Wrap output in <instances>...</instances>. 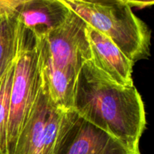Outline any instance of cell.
I'll return each mask as SVG.
<instances>
[{
  "label": "cell",
  "instance_id": "6da1fadb",
  "mask_svg": "<svg viewBox=\"0 0 154 154\" xmlns=\"http://www.w3.org/2000/svg\"><path fill=\"white\" fill-rule=\"evenodd\" d=\"M73 111L132 150L140 152L147 122L142 98L134 85L116 84L90 60L77 77Z\"/></svg>",
  "mask_w": 154,
  "mask_h": 154
},
{
  "label": "cell",
  "instance_id": "7a4b0ae2",
  "mask_svg": "<svg viewBox=\"0 0 154 154\" xmlns=\"http://www.w3.org/2000/svg\"><path fill=\"white\" fill-rule=\"evenodd\" d=\"M87 25L112 41L134 63L149 54L150 32L132 8L123 3L99 4L83 0H60Z\"/></svg>",
  "mask_w": 154,
  "mask_h": 154
},
{
  "label": "cell",
  "instance_id": "3957f363",
  "mask_svg": "<svg viewBox=\"0 0 154 154\" xmlns=\"http://www.w3.org/2000/svg\"><path fill=\"white\" fill-rule=\"evenodd\" d=\"M37 43L35 36L19 24L18 51L10 97L7 154L13 153L42 86Z\"/></svg>",
  "mask_w": 154,
  "mask_h": 154
},
{
  "label": "cell",
  "instance_id": "277c9868",
  "mask_svg": "<svg viewBox=\"0 0 154 154\" xmlns=\"http://www.w3.org/2000/svg\"><path fill=\"white\" fill-rule=\"evenodd\" d=\"M54 154H141L72 111L63 112Z\"/></svg>",
  "mask_w": 154,
  "mask_h": 154
},
{
  "label": "cell",
  "instance_id": "5b68a950",
  "mask_svg": "<svg viewBox=\"0 0 154 154\" xmlns=\"http://www.w3.org/2000/svg\"><path fill=\"white\" fill-rule=\"evenodd\" d=\"M63 114L54 106L46 90L41 86L12 154H54Z\"/></svg>",
  "mask_w": 154,
  "mask_h": 154
},
{
  "label": "cell",
  "instance_id": "8992f818",
  "mask_svg": "<svg viewBox=\"0 0 154 154\" xmlns=\"http://www.w3.org/2000/svg\"><path fill=\"white\" fill-rule=\"evenodd\" d=\"M87 26L79 15L71 10L66 20L45 38L53 62L75 75L92 59Z\"/></svg>",
  "mask_w": 154,
  "mask_h": 154
},
{
  "label": "cell",
  "instance_id": "52a82bcc",
  "mask_svg": "<svg viewBox=\"0 0 154 154\" xmlns=\"http://www.w3.org/2000/svg\"><path fill=\"white\" fill-rule=\"evenodd\" d=\"M87 34L91 49V61L96 69L119 85L133 86V62L112 41L89 25Z\"/></svg>",
  "mask_w": 154,
  "mask_h": 154
},
{
  "label": "cell",
  "instance_id": "ba28073f",
  "mask_svg": "<svg viewBox=\"0 0 154 154\" xmlns=\"http://www.w3.org/2000/svg\"><path fill=\"white\" fill-rule=\"evenodd\" d=\"M37 49L42 86L57 109L63 112L72 111L78 75L64 70L53 62L45 38L38 39Z\"/></svg>",
  "mask_w": 154,
  "mask_h": 154
},
{
  "label": "cell",
  "instance_id": "9c48e42d",
  "mask_svg": "<svg viewBox=\"0 0 154 154\" xmlns=\"http://www.w3.org/2000/svg\"><path fill=\"white\" fill-rule=\"evenodd\" d=\"M70 11L60 0H28L20 7L16 15L23 28L41 39L60 26Z\"/></svg>",
  "mask_w": 154,
  "mask_h": 154
},
{
  "label": "cell",
  "instance_id": "30bf717a",
  "mask_svg": "<svg viewBox=\"0 0 154 154\" xmlns=\"http://www.w3.org/2000/svg\"><path fill=\"white\" fill-rule=\"evenodd\" d=\"M17 15L0 18V80L16 60L18 51Z\"/></svg>",
  "mask_w": 154,
  "mask_h": 154
},
{
  "label": "cell",
  "instance_id": "8fae6325",
  "mask_svg": "<svg viewBox=\"0 0 154 154\" xmlns=\"http://www.w3.org/2000/svg\"><path fill=\"white\" fill-rule=\"evenodd\" d=\"M14 73V63L0 80V151L2 154H7L8 124Z\"/></svg>",
  "mask_w": 154,
  "mask_h": 154
},
{
  "label": "cell",
  "instance_id": "7c38bea8",
  "mask_svg": "<svg viewBox=\"0 0 154 154\" xmlns=\"http://www.w3.org/2000/svg\"><path fill=\"white\" fill-rule=\"evenodd\" d=\"M28 0H0V18L17 14L21 5Z\"/></svg>",
  "mask_w": 154,
  "mask_h": 154
},
{
  "label": "cell",
  "instance_id": "4fadbf2b",
  "mask_svg": "<svg viewBox=\"0 0 154 154\" xmlns=\"http://www.w3.org/2000/svg\"><path fill=\"white\" fill-rule=\"evenodd\" d=\"M154 0H123L122 3L126 5L129 7L138 8H144L153 5Z\"/></svg>",
  "mask_w": 154,
  "mask_h": 154
},
{
  "label": "cell",
  "instance_id": "5bb4252c",
  "mask_svg": "<svg viewBox=\"0 0 154 154\" xmlns=\"http://www.w3.org/2000/svg\"><path fill=\"white\" fill-rule=\"evenodd\" d=\"M93 3H99V4H112V3H122L123 0H83Z\"/></svg>",
  "mask_w": 154,
  "mask_h": 154
},
{
  "label": "cell",
  "instance_id": "9a60e30c",
  "mask_svg": "<svg viewBox=\"0 0 154 154\" xmlns=\"http://www.w3.org/2000/svg\"><path fill=\"white\" fill-rule=\"evenodd\" d=\"M0 154H2V153H1V151H0Z\"/></svg>",
  "mask_w": 154,
  "mask_h": 154
}]
</instances>
